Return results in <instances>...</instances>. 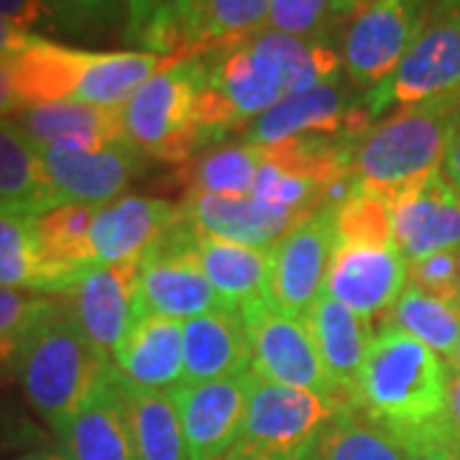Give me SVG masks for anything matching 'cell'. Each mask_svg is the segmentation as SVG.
<instances>
[{
    "mask_svg": "<svg viewBox=\"0 0 460 460\" xmlns=\"http://www.w3.org/2000/svg\"><path fill=\"white\" fill-rule=\"evenodd\" d=\"M460 93L402 105L392 118L345 141L348 169L356 184L392 199L414 181L440 172L458 136Z\"/></svg>",
    "mask_w": 460,
    "mask_h": 460,
    "instance_id": "cell-1",
    "label": "cell"
},
{
    "mask_svg": "<svg viewBox=\"0 0 460 460\" xmlns=\"http://www.w3.org/2000/svg\"><path fill=\"white\" fill-rule=\"evenodd\" d=\"M356 404L396 438L447 417V366L389 323L371 335Z\"/></svg>",
    "mask_w": 460,
    "mask_h": 460,
    "instance_id": "cell-2",
    "label": "cell"
},
{
    "mask_svg": "<svg viewBox=\"0 0 460 460\" xmlns=\"http://www.w3.org/2000/svg\"><path fill=\"white\" fill-rule=\"evenodd\" d=\"M111 366L84 338L65 302L51 299L49 310L26 332L13 371L33 411L59 429L95 392Z\"/></svg>",
    "mask_w": 460,
    "mask_h": 460,
    "instance_id": "cell-3",
    "label": "cell"
},
{
    "mask_svg": "<svg viewBox=\"0 0 460 460\" xmlns=\"http://www.w3.org/2000/svg\"><path fill=\"white\" fill-rule=\"evenodd\" d=\"M205 84L202 54L169 57L126 105V138L148 159L166 164H187L198 159L208 144L195 120V100Z\"/></svg>",
    "mask_w": 460,
    "mask_h": 460,
    "instance_id": "cell-4",
    "label": "cell"
},
{
    "mask_svg": "<svg viewBox=\"0 0 460 460\" xmlns=\"http://www.w3.org/2000/svg\"><path fill=\"white\" fill-rule=\"evenodd\" d=\"M341 407L330 396L284 386L251 368L246 422L233 450L271 458H313L320 432Z\"/></svg>",
    "mask_w": 460,
    "mask_h": 460,
    "instance_id": "cell-5",
    "label": "cell"
},
{
    "mask_svg": "<svg viewBox=\"0 0 460 460\" xmlns=\"http://www.w3.org/2000/svg\"><path fill=\"white\" fill-rule=\"evenodd\" d=\"M195 238L198 228L181 213L180 223L144 256L136 281V317L156 314L187 323L215 310H233L199 269Z\"/></svg>",
    "mask_w": 460,
    "mask_h": 460,
    "instance_id": "cell-6",
    "label": "cell"
},
{
    "mask_svg": "<svg viewBox=\"0 0 460 460\" xmlns=\"http://www.w3.org/2000/svg\"><path fill=\"white\" fill-rule=\"evenodd\" d=\"M450 93H460V0H445L394 75L361 100L376 118L392 105H414Z\"/></svg>",
    "mask_w": 460,
    "mask_h": 460,
    "instance_id": "cell-7",
    "label": "cell"
},
{
    "mask_svg": "<svg viewBox=\"0 0 460 460\" xmlns=\"http://www.w3.org/2000/svg\"><path fill=\"white\" fill-rule=\"evenodd\" d=\"M374 126L361 98H353L341 80L287 95L241 128L251 146H274L289 138H356Z\"/></svg>",
    "mask_w": 460,
    "mask_h": 460,
    "instance_id": "cell-8",
    "label": "cell"
},
{
    "mask_svg": "<svg viewBox=\"0 0 460 460\" xmlns=\"http://www.w3.org/2000/svg\"><path fill=\"white\" fill-rule=\"evenodd\" d=\"M241 314L251 338L256 374L284 386L330 396L341 404L325 371V363L320 358V350L314 345L313 332L302 317L281 313L266 296L241 307Z\"/></svg>",
    "mask_w": 460,
    "mask_h": 460,
    "instance_id": "cell-9",
    "label": "cell"
},
{
    "mask_svg": "<svg viewBox=\"0 0 460 460\" xmlns=\"http://www.w3.org/2000/svg\"><path fill=\"white\" fill-rule=\"evenodd\" d=\"M425 26V0L371 3L345 31L341 62L350 83L368 93L389 80Z\"/></svg>",
    "mask_w": 460,
    "mask_h": 460,
    "instance_id": "cell-10",
    "label": "cell"
},
{
    "mask_svg": "<svg viewBox=\"0 0 460 460\" xmlns=\"http://www.w3.org/2000/svg\"><path fill=\"white\" fill-rule=\"evenodd\" d=\"M335 246V210L320 208L305 215L271 246V277L266 299L281 313L305 320L325 289Z\"/></svg>",
    "mask_w": 460,
    "mask_h": 460,
    "instance_id": "cell-11",
    "label": "cell"
},
{
    "mask_svg": "<svg viewBox=\"0 0 460 460\" xmlns=\"http://www.w3.org/2000/svg\"><path fill=\"white\" fill-rule=\"evenodd\" d=\"M136 281L138 263H93L62 295L84 338L108 363L133 325Z\"/></svg>",
    "mask_w": 460,
    "mask_h": 460,
    "instance_id": "cell-12",
    "label": "cell"
},
{
    "mask_svg": "<svg viewBox=\"0 0 460 460\" xmlns=\"http://www.w3.org/2000/svg\"><path fill=\"white\" fill-rule=\"evenodd\" d=\"M190 460H223L238 445L246 422L248 371L243 376L180 384L172 389Z\"/></svg>",
    "mask_w": 460,
    "mask_h": 460,
    "instance_id": "cell-13",
    "label": "cell"
},
{
    "mask_svg": "<svg viewBox=\"0 0 460 460\" xmlns=\"http://www.w3.org/2000/svg\"><path fill=\"white\" fill-rule=\"evenodd\" d=\"M407 287V261L396 246H335L325 295L338 299L371 328L386 317Z\"/></svg>",
    "mask_w": 460,
    "mask_h": 460,
    "instance_id": "cell-14",
    "label": "cell"
},
{
    "mask_svg": "<svg viewBox=\"0 0 460 460\" xmlns=\"http://www.w3.org/2000/svg\"><path fill=\"white\" fill-rule=\"evenodd\" d=\"M49 174L51 190L59 199L102 208L123 195L136 177L144 174L148 156L131 141H120L93 151L39 148Z\"/></svg>",
    "mask_w": 460,
    "mask_h": 460,
    "instance_id": "cell-15",
    "label": "cell"
},
{
    "mask_svg": "<svg viewBox=\"0 0 460 460\" xmlns=\"http://www.w3.org/2000/svg\"><path fill=\"white\" fill-rule=\"evenodd\" d=\"M394 246L407 263L460 248V198L443 172H432L392 198Z\"/></svg>",
    "mask_w": 460,
    "mask_h": 460,
    "instance_id": "cell-16",
    "label": "cell"
},
{
    "mask_svg": "<svg viewBox=\"0 0 460 460\" xmlns=\"http://www.w3.org/2000/svg\"><path fill=\"white\" fill-rule=\"evenodd\" d=\"M181 205L144 195H120L98 208L90 230L95 263H141L180 223Z\"/></svg>",
    "mask_w": 460,
    "mask_h": 460,
    "instance_id": "cell-17",
    "label": "cell"
},
{
    "mask_svg": "<svg viewBox=\"0 0 460 460\" xmlns=\"http://www.w3.org/2000/svg\"><path fill=\"white\" fill-rule=\"evenodd\" d=\"M180 205L184 217L199 233L256 248H271L305 217L253 195L233 198L190 190Z\"/></svg>",
    "mask_w": 460,
    "mask_h": 460,
    "instance_id": "cell-18",
    "label": "cell"
},
{
    "mask_svg": "<svg viewBox=\"0 0 460 460\" xmlns=\"http://www.w3.org/2000/svg\"><path fill=\"white\" fill-rule=\"evenodd\" d=\"M54 432L59 435L66 460H136L123 378L115 366L108 368L83 407Z\"/></svg>",
    "mask_w": 460,
    "mask_h": 460,
    "instance_id": "cell-19",
    "label": "cell"
},
{
    "mask_svg": "<svg viewBox=\"0 0 460 460\" xmlns=\"http://www.w3.org/2000/svg\"><path fill=\"white\" fill-rule=\"evenodd\" d=\"M8 120L39 148L93 151L128 141L123 128V108H98L80 100L18 108Z\"/></svg>",
    "mask_w": 460,
    "mask_h": 460,
    "instance_id": "cell-20",
    "label": "cell"
},
{
    "mask_svg": "<svg viewBox=\"0 0 460 460\" xmlns=\"http://www.w3.org/2000/svg\"><path fill=\"white\" fill-rule=\"evenodd\" d=\"M181 384L243 376L253 368L251 338L241 310H215L181 325Z\"/></svg>",
    "mask_w": 460,
    "mask_h": 460,
    "instance_id": "cell-21",
    "label": "cell"
},
{
    "mask_svg": "<svg viewBox=\"0 0 460 460\" xmlns=\"http://www.w3.org/2000/svg\"><path fill=\"white\" fill-rule=\"evenodd\" d=\"M98 215L95 205L59 199L33 213V238L47 274V295H65L66 287L90 269L93 248L90 230Z\"/></svg>",
    "mask_w": 460,
    "mask_h": 460,
    "instance_id": "cell-22",
    "label": "cell"
},
{
    "mask_svg": "<svg viewBox=\"0 0 460 460\" xmlns=\"http://www.w3.org/2000/svg\"><path fill=\"white\" fill-rule=\"evenodd\" d=\"M120 378L141 392H172L181 384V323L156 314L133 320L113 356Z\"/></svg>",
    "mask_w": 460,
    "mask_h": 460,
    "instance_id": "cell-23",
    "label": "cell"
},
{
    "mask_svg": "<svg viewBox=\"0 0 460 460\" xmlns=\"http://www.w3.org/2000/svg\"><path fill=\"white\" fill-rule=\"evenodd\" d=\"M305 323L313 332L335 396L341 399V404H356L358 378L371 343L368 325L325 292L317 296Z\"/></svg>",
    "mask_w": 460,
    "mask_h": 460,
    "instance_id": "cell-24",
    "label": "cell"
},
{
    "mask_svg": "<svg viewBox=\"0 0 460 460\" xmlns=\"http://www.w3.org/2000/svg\"><path fill=\"white\" fill-rule=\"evenodd\" d=\"M192 251L215 292L233 310H241L256 299H263L269 292L271 248L243 246V243L205 235L198 230Z\"/></svg>",
    "mask_w": 460,
    "mask_h": 460,
    "instance_id": "cell-25",
    "label": "cell"
},
{
    "mask_svg": "<svg viewBox=\"0 0 460 460\" xmlns=\"http://www.w3.org/2000/svg\"><path fill=\"white\" fill-rule=\"evenodd\" d=\"M90 54L93 51L75 49L36 36L26 49L8 62L18 105L29 108L41 102L75 100Z\"/></svg>",
    "mask_w": 460,
    "mask_h": 460,
    "instance_id": "cell-26",
    "label": "cell"
},
{
    "mask_svg": "<svg viewBox=\"0 0 460 460\" xmlns=\"http://www.w3.org/2000/svg\"><path fill=\"white\" fill-rule=\"evenodd\" d=\"M271 0H190L177 57L205 54L251 39L266 29Z\"/></svg>",
    "mask_w": 460,
    "mask_h": 460,
    "instance_id": "cell-27",
    "label": "cell"
},
{
    "mask_svg": "<svg viewBox=\"0 0 460 460\" xmlns=\"http://www.w3.org/2000/svg\"><path fill=\"white\" fill-rule=\"evenodd\" d=\"M59 198L51 190L41 151L8 118L0 120V208L39 213Z\"/></svg>",
    "mask_w": 460,
    "mask_h": 460,
    "instance_id": "cell-28",
    "label": "cell"
},
{
    "mask_svg": "<svg viewBox=\"0 0 460 460\" xmlns=\"http://www.w3.org/2000/svg\"><path fill=\"white\" fill-rule=\"evenodd\" d=\"M136 460H190L172 392H141L123 381Z\"/></svg>",
    "mask_w": 460,
    "mask_h": 460,
    "instance_id": "cell-29",
    "label": "cell"
},
{
    "mask_svg": "<svg viewBox=\"0 0 460 460\" xmlns=\"http://www.w3.org/2000/svg\"><path fill=\"white\" fill-rule=\"evenodd\" d=\"M313 460H404V445L358 404H348L323 428Z\"/></svg>",
    "mask_w": 460,
    "mask_h": 460,
    "instance_id": "cell-30",
    "label": "cell"
},
{
    "mask_svg": "<svg viewBox=\"0 0 460 460\" xmlns=\"http://www.w3.org/2000/svg\"><path fill=\"white\" fill-rule=\"evenodd\" d=\"M261 166V146L217 144L202 151L198 159L180 166V184L208 195H251Z\"/></svg>",
    "mask_w": 460,
    "mask_h": 460,
    "instance_id": "cell-31",
    "label": "cell"
},
{
    "mask_svg": "<svg viewBox=\"0 0 460 460\" xmlns=\"http://www.w3.org/2000/svg\"><path fill=\"white\" fill-rule=\"evenodd\" d=\"M384 323L394 325L414 341L428 345L432 353L453 358L460 341V307L456 302H445L407 284L394 307L384 317Z\"/></svg>",
    "mask_w": 460,
    "mask_h": 460,
    "instance_id": "cell-32",
    "label": "cell"
},
{
    "mask_svg": "<svg viewBox=\"0 0 460 460\" xmlns=\"http://www.w3.org/2000/svg\"><path fill=\"white\" fill-rule=\"evenodd\" d=\"M0 287L47 295V274L33 238V213L0 208Z\"/></svg>",
    "mask_w": 460,
    "mask_h": 460,
    "instance_id": "cell-33",
    "label": "cell"
},
{
    "mask_svg": "<svg viewBox=\"0 0 460 460\" xmlns=\"http://www.w3.org/2000/svg\"><path fill=\"white\" fill-rule=\"evenodd\" d=\"M335 235L341 246H394L392 199L356 184L335 208Z\"/></svg>",
    "mask_w": 460,
    "mask_h": 460,
    "instance_id": "cell-34",
    "label": "cell"
},
{
    "mask_svg": "<svg viewBox=\"0 0 460 460\" xmlns=\"http://www.w3.org/2000/svg\"><path fill=\"white\" fill-rule=\"evenodd\" d=\"M190 0H126V39L138 51L177 57L181 51V21Z\"/></svg>",
    "mask_w": 460,
    "mask_h": 460,
    "instance_id": "cell-35",
    "label": "cell"
},
{
    "mask_svg": "<svg viewBox=\"0 0 460 460\" xmlns=\"http://www.w3.org/2000/svg\"><path fill=\"white\" fill-rule=\"evenodd\" d=\"M51 296L0 287V376L13 371L26 332L49 310Z\"/></svg>",
    "mask_w": 460,
    "mask_h": 460,
    "instance_id": "cell-36",
    "label": "cell"
},
{
    "mask_svg": "<svg viewBox=\"0 0 460 460\" xmlns=\"http://www.w3.org/2000/svg\"><path fill=\"white\" fill-rule=\"evenodd\" d=\"M407 279L411 287L428 292V295L456 302L460 295V248H447L429 253L420 261L407 263Z\"/></svg>",
    "mask_w": 460,
    "mask_h": 460,
    "instance_id": "cell-37",
    "label": "cell"
},
{
    "mask_svg": "<svg viewBox=\"0 0 460 460\" xmlns=\"http://www.w3.org/2000/svg\"><path fill=\"white\" fill-rule=\"evenodd\" d=\"M332 0H271L269 29L299 39H323Z\"/></svg>",
    "mask_w": 460,
    "mask_h": 460,
    "instance_id": "cell-38",
    "label": "cell"
},
{
    "mask_svg": "<svg viewBox=\"0 0 460 460\" xmlns=\"http://www.w3.org/2000/svg\"><path fill=\"white\" fill-rule=\"evenodd\" d=\"M49 11L51 23L66 31H84L105 26L118 13L120 0H41Z\"/></svg>",
    "mask_w": 460,
    "mask_h": 460,
    "instance_id": "cell-39",
    "label": "cell"
},
{
    "mask_svg": "<svg viewBox=\"0 0 460 460\" xmlns=\"http://www.w3.org/2000/svg\"><path fill=\"white\" fill-rule=\"evenodd\" d=\"M399 443L404 445V460H460V440L450 428L447 417L402 435Z\"/></svg>",
    "mask_w": 460,
    "mask_h": 460,
    "instance_id": "cell-40",
    "label": "cell"
},
{
    "mask_svg": "<svg viewBox=\"0 0 460 460\" xmlns=\"http://www.w3.org/2000/svg\"><path fill=\"white\" fill-rule=\"evenodd\" d=\"M0 18L13 21L26 31L41 23H51L49 11L41 0H0Z\"/></svg>",
    "mask_w": 460,
    "mask_h": 460,
    "instance_id": "cell-41",
    "label": "cell"
},
{
    "mask_svg": "<svg viewBox=\"0 0 460 460\" xmlns=\"http://www.w3.org/2000/svg\"><path fill=\"white\" fill-rule=\"evenodd\" d=\"M33 39L36 36L31 31L21 29L18 23L8 21V18H0V59L3 62H11L13 57H18Z\"/></svg>",
    "mask_w": 460,
    "mask_h": 460,
    "instance_id": "cell-42",
    "label": "cell"
},
{
    "mask_svg": "<svg viewBox=\"0 0 460 460\" xmlns=\"http://www.w3.org/2000/svg\"><path fill=\"white\" fill-rule=\"evenodd\" d=\"M447 422L460 440V368L447 363Z\"/></svg>",
    "mask_w": 460,
    "mask_h": 460,
    "instance_id": "cell-43",
    "label": "cell"
},
{
    "mask_svg": "<svg viewBox=\"0 0 460 460\" xmlns=\"http://www.w3.org/2000/svg\"><path fill=\"white\" fill-rule=\"evenodd\" d=\"M18 108H21V105H18L11 66H8V62L0 59V120H3V118H11Z\"/></svg>",
    "mask_w": 460,
    "mask_h": 460,
    "instance_id": "cell-44",
    "label": "cell"
},
{
    "mask_svg": "<svg viewBox=\"0 0 460 460\" xmlns=\"http://www.w3.org/2000/svg\"><path fill=\"white\" fill-rule=\"evenodd\" d=\"M443 174L447 177V181L453 184V190L458 192L460 198V133L453 138V144H450L447 154H445Z\"/></svg>",
    "mask_w": 460,
    "mask_h": 460,
    "instance_id": "cell-45",
    "label": "cell"
},
{
    "mask_svg": "<svg viewBox=\"0 0 460 460\" xmlns=\"http://www.w3.org/2000/svg\"><path fill=\"white\" fill-rule=\"evenodd\" d=\"M371 3H376V0H332L330 3V18L358 16Z\"/></svg>",
    "mask_w": 460,
    "mask_h": 460,
    "instance_id": "cell-46",
    "label": "cell"
},
{
    "mask_svg": "<svg viewBox=\"0 0 460 460\" xmlns=\"http://www.w3.org/2000/svg\"><path fill=\"white\" fill-rule=\"evenodd\" d=\"M223 460H313V458H271V456H251V453H241V450H230Z\"/></svg>",
    "mask_w": 460,
    "mask_h": 460,
    "instance_id": "cell-47",
    "label": "cell"
},
{
    "mask_svg": "<svg viewBox=\"0 0 460 460\" xmlns=\"http://www.w3.org/2000/svg\"><path fill=\"white\" fill-rule=\"evenodd\" d=\"M11 460H66L65 453H49V450H36V453H26Z\"/></svg>",
    "mask_w": 460,
    "mask_h": 460,
    "instance_id": "cell-48",
    "label": "cell"
},
{
    "mask_svg": "<svg viewBox=\"0 0 460 460\" xmlns=\"http://www.w3.org/2000/svg\"><path fill=\"white\" fill-rule=\"evenodd\" d=\"M450 366L460 368V341H458V348H456V353H453V358H450Z\"/></svg>",
    "mask_w": 460,
    "mask_h": 460,
    "instance_id": "cell-49",
    "label": "cell"
},
{
    "mask_svg": "<svg viewBox=\"0 0 460 460\" xmlns=\"http://www.w3.org/2000/svg\"><path fill=\"white\" fill-rule=\"evenodd\" d=\"M458 133H460V115H458Z\"/></svg>",
    "mask_w": 460,
    "mask_h": 460,
    "instance_id": "cell-50",
    "label": "cell"
},
{
    "mask_svg": "<svg viewBox=\"0 0 460 460\" xmlns=\"http://www.w3.org/2000/svg\"><path fill=\"white\" fill-rule=\"evenodd\" d=\"M458 307H460V295H458Z\"/></svg>",
    "mask_w": 460,
    "mask_h": 460,
    "instance_id": "cell-51",
    "label": "cell"
}]
</instances>
